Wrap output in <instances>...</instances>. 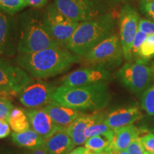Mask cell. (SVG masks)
Returning a JSON list of instances; mask_svg holds the SVG:
<instances>
[{"label": "cell", "mask_w": 154, "mask_h": 154, "mask_svg": "<svg viewBox=\"0 0 154 154\" xmlns=\"http://www.w3.org/2000/svg\"><path fill=\"white\" fill-rule=\"evenodd\" d=\"M19 66L35 79H46L66 72L74 63L82 62V57L66 48H48L33 53L19 54Z\"/></svg>", "instance_id": "1"}, {"label": "cell", "mask_w": 154, "mask_h": 154, "mask_svg": "<svg viewBox=\"0 0 154 154\" xmlns=\"http://www.w3.org/2000/svg\"><path fill=\"white\" fill-rule=\"evenodd\" d=\"M110 93L106 83L89 86H64L56 88L52 101L80 111H94L109 104Z\"/></svg>", "instance_id": "2"}, {"label": "cell", "mask_w": 154, "mask_h": 154, "mask_svg": "<svg viewBox=\"0 0 154 154\" xmlns=\"http://www.w3.org/2000/svg\"><path fill=\"white\" fill-rule=\"evenodd\" d=\"M17 22L19 54L33 53L48 48L62 47L48 32L39 11H24L19 15Z\"/></svg>", "instance_id": "3"}, {"label": "cell", "mask_w": 154, "mask_h": 154, "mask_svg": "<svg viewBox=\"0 0 154 154\" xmlns=\"http://www.w3.org/2000/svg\"><path fill=\"white\" fill-rule=\"evenodd\" d=\"M116 19L113 12L79 22L66 48L82 57L100 42L114 34Z\"/></svg>", "instance_id": "4"}, {"label": "cell", "mask_w": 154, "mask_h": 154, "mask_svg": "<svg viewBox=\"0 0 154 154\" xmlns=\"http://www.w3.org/2000/svg\"><path fill=\"white\" fill-rule=\"evenodd\" d=\"M116 77L131 92L141 95L154 82V61L141 58L127 61L117 72Z\"/></svg>", "instance_id": "5"}, {"label": "cell", "mask_w": 154, "mask_h": 154, "mask_svg": "<svg viewBox=\"0 0 154 154\" xmlns=\"http://www.w3.org/2000/svg\"><path fill=\"white\" fill-rule=\"evenodd\" d=\"M124 59L120 37L113 34L82 57V61L88 66L109 69L118 66Z\"/></svg>", "instance_id": "6"}, {"label": "cell", "mask_w": 154, "mask_h": 154, "mask_svg": "<svg viewBox=\"0 0 154 154\" xmlns=\"http://www.w3.org/2000/svg\"><path fill=\"white\" fill-rule=\"evenodd\" d=\"M42 19L49 34L65 48L79 24V22L63 14L54 4H50L47 7L42 14Z\"/></svg>", "instance_id": "7"}, {"label": "cell", "mask_w": 154, "mask_h": 154, "mask_svg": "<svg viewBox=\"0 0 154 154\" xmlns=\"http://www.w3.org/2000/svg\"><path fill=\"white\" fill-rule=\"evenodd\" d=\"M54 4L63 14L76 22L106 13L102 0H54Z\"/></svg>", "instance_id": "8"}, {"label": "cell", "mask_w": 154, "mask_h": 154, "mask_svg": "<svg viewBox=\"0 0 154 154\" xmlns=\"http://www.w3.org/2000/svg\"><path fill=\"white\" fill-rule=\"evenodd\" d=\"M140 19L139 14L132 6L126 4L121 7L119 15V37L126 61H133L132 44L138 29Z\"/></svg>", "instance_id": "9"}, {"label": "cell", "mask_w": 154, "mask_h": 154, "mask_svg": "<svg viewBox=\"0 0 154 154\" xmlns=\"http://www.w3.org/2000/svg\"><path fill=\"white\" fill-rule=\"evenodd\" d=\"M32 82V77L24 69L0 58V91L16 97Z\"/></svg>", "instance_id": "10"}, {"label": "cell", "mask_w": 154, "mask_h": 154, "mask_svg": "<svg viewBox=\"0 0 154 154\" xmlns=\"http://www.w3.org/2000/svg\"><path fill=\"white\" fill-rule=\"evenodd\" d=\"M56 87L49 83L38 81L25 87L17 97L22 105L29 109H42L52 102Z\"/></svg>", "instance_id": "11"}, {"label": "cell", "mask_w": 154, "mask_h": 154, "mask_svg": "<svg viewBox=\"0 0 154 154\" xmlns=\"http://www.w3.org/2000/svg\"><path fill=\"white\" fill-rule=\"evenodd\" d=\"M111 78L109 69L101 67L88 66L78 69L63 76L61 86H82L107 83Z\"/></svg>", "instance_id": "12"}, {"label": "cell", "mask_w": 154, "mask_h": 154, "mask_svg": "<svg viewBox=\"0 0 154 154\" xmlns=\"http://www.w3.org/2000/svg\"><path fill=\"white\" fill-rule=\"evenodd\" d=\"M17 51V19L0 9V54L11 55Z\"/></svg>", "instance_id": "13"}, {"label": "cell", "mask_w": 154, "mask_h": 154, "mask_svg": "<svg viewBox=\"0 0 154 154\" xmlns=\"http://www.w3.org/2000/svg\"><path fill=\"white\" fill-rule=\"evenodd\" d=\"M26 114L32 129L39 134L44 140L49 138L59 130L63 129L54 122L44 108L32 109Z\"/></svg>", "instance_id": "14"}, {"label": "cell", "mask_w": 154, "mask_h": 154, "mask_svg": "<svg viewBox=\"0 0 154 154\" xmlns=\"http://www.w3.org/2000/svg\"><path fill=\"white\" fill-rule=\"evenodd\" d=\"M104 115L102 113L94 114H83L79 117L66 129L75 146H81L85 143L87 138L85 136V131L91 125L103 121Z\"/></svg>", "instance_id": "15"}, {"label": "cell", "mask_w": 154, "mask_h": 154, "mask_svg": "<svg viewBox=\"0 0 154 154\" xmlns=\"http://www.w3.org/2000/svg\"><path fill=\"white\" fill-rule=\"evenodd\" d=\"M142 117V113L137 106L121 108L111 111L105 117L103 122L113 130L134 124Z\"/></svg>", "instance_id": "16"}, {"label": "cell", "mask_w": 154, "mask_h": 154, "mask_svg": "<svg viewBox=\"0 0 154 154\" xmlns=\"http://www.w3.org/2000/svg\"><path fill=\"white\" fill-rule=\"evenodd\" d=\"M44 109L58 126L66 130L79 117L84 114L82 111L57 104L53 101Z\"/></svg>", "instance_id": "17"}, {"label": "cell", "mask_w": 154, "mask_h": 154, "mask_svg": "<svg viewBox=\"0 0 154 154\" xmlns=\"http://www.w3.org/2000/svg\"><path fill=\"white\" fill-rule=\"evenodd\" d=\"M74 146L66 129L59 130L44 142V147L47 154H69Z\"/></svg>", "instance_id": "18"}, {"label": "cell", "mask_w": 154, "mask_h": 154, "mask_svg": "<svg viewBox=\"0 0 154 154\" xmlns=\"http://www.w3.org/2000/svg\"><path fill=\"white\" fill-rule=\"evenodd\" d=\"M139 130L134 124L114 130L110 146L108 150H126L132 140L139 136Z\"/></svg>", "instance_id": "19"}, {"label": "cell", "mask_w": 154, "mask_h": 154, "mask_svg": "<svg viewBox=\"0 0 154 154\" xmlns=\"http://www.w3.org/2000/svg\"><path fill=\"white\" fill-rule=\"evenodd\" d=\"M11 138L16 145L30 150H35L44 146V138L32 128L20 133L14 132L11 134Z\"/></svg>", "instance_id": "20"}, {"label": "cell", "mask_w": 154, "mask_h": 154, "mask_svg": "<svg viewBox=\"0 0 154 154\" xmlns=\"http://www.w3.org/2000/svg\"><path fill=\"white\" fill-rule=\"evenodd\" d=\"M7 120L14 132L20 133L30 128V123L28 116L20 108L14 107V109L11 111Z\"/></svg>", "instance_id": "21"}, {"label": "cell", "mask_w": 154, "mask_h": 154, "mask_svg": "<svg viewBox=\"0 0 154 154\" xmlns=\"http://www.w3.org/2000/svg\"><path fill=\"white\" fill-rule=\"evenodd\" d=\"M111 140L104 135H100L86 139L84 146L93 153H99L107 149L110 146Z\"/></svg>", "instance_id": "22"}, {"label": "cell", "mask_w": 154, "mask_h": 154, "mask_svg": "<svg viewBox=\"0 0 154 154\" xmlns=\"http://www.w3.org/2000/svg\"><path fill=\"white\" fill-rule=\"evenodd\" d=\"M114 130L111 128L109 126H107L103 121L96 123L91 125L86 129L85 131V136L86 138L93 137L96 136H100V135H104L106 136L112 140Z\"/></svg>", "instance_id": "23"}, {"label": "cell", "mask_w": 154, "mask_h": 154, "mask_svg": "<svg viewBox=\"0 0 154 154\" xmlns=\"http://www.w3.org/2000/svg\"><path fill=\"white\" fill-rule=\"evenodd\" d=\"M27 6L24 0H0V9L10 15H14Z\"/></svg>", "instance_id": "24"}, {"label": "cell", "mask_w": 154, "mask_h": 154, "mask_svg": "<svg viewBox=\"0 0 154 154\" xmlns=\"http://www.w3.org/2000/svg\"><path fill=\"white\" fill-rule=\"evenodd\" d=\"M140 104L143 110L150 116H154V82L140 97Z\"/></svg>", "instance_id": "25"}, {"label": "cell", "mask_w": 154, "mask_h": 154, "mask_svg": "<svg viewBox=\"0 0 154 154\" xmlns=\"http://www.w3.org/2000/svg\"><path fill=\"white\" fill-rule=\"evenodd\" d=\"M154 57V34L148 35L139 51V58L150 59Z\"/></svg>", "instance_id": "26"}, {"label": "cell", "mask_w": 154, "mask_h": 154, "mask_svg": "<svg viewBox=\"0 0 154 154\" xmlns=\"http://www.w3.org/2000/svg\"><path fill=\"white\" fill-rule=\"evenodd\" d=\"M147 36L148 34H146V33H144V32L138 29L136 35H135L134 42H133L132 44L131 54L133 61L136 60V59H139L140 49Z\"/></svg>", "instance_id": "27"}, {"label": "cell", "mask_w": 154, "mask_h": 154, "mask_svg": "<svg viewBox=\"0 0 154 154\" xmlns=\"http://www.w3.org/2000/svg\"><path fill=\"white\" fill-rule=\"evenodd\" d=\"M139 9L147 19L154 21V0H140Z\"/></svg>", "instance_id": "28"}, {"label": "cell", "mask_w": 154, "mask_h": 154, "mask_svg": "<svg viewBox=\"0 0 154 154\" xmlns=\"http://www.w3.org/2000/svg\"><path fill=\"white\" fill-rule=\"evenodd\" d=\"M126 150L128 154H144L146 152L139 136L132 140Z\"/></svg>", "instance_id": "29"}, {"label": "cell", "mask_w": 154, "mask_h": 154, "mask_svg": "<svg viewBox=\"0 0 154 154\" xmlns=\"http://www.w3.org/2000/svg\"><path fill=\"white\" fill-rule=\"evenodd\" d=\"M138 30L148 35L154 34V21L149 19L140 18L138 23Z\"/></svg>", "instance_id": "30"}, {"label": "cell", "mask_w": 154, "mask_h": 154, "mask_svg": "<svg viewBox=\"0 0 154 154\" xmlns=\"http://www.w3.org/2000/svg\"><path fill=\"white\" fill-rule=\"evenodd\" d=\"M14 109V106L10 101L1 100L0 101V119H7L11 111Z\"/></svg>", "instance_id": "31"}, {"label": "cell", "mask_w": 154, "mask_h": 154, "mask_svg": "<svg viewBox=\"0 0 154 154\" xmlns=\"http://www.w3.org/2000/svg\"><path fill=\"white\" fill-rule=\"evenodd\" d=\"M140 139L145 151L149 154H154V134H146Z\"/></svg>", "instance_id": "32"}, {"label": "cell", "mask_w": 154, "mask_h": 154, "mask_svg": "<svg viewBox=\"0 0 154 154\" xmlns=\"http://www.w3.org/2000/svg\"><path fill=\"white\" fill-rule=\"evenodd\" d=\"M10 128L7 119H0V139L7 138L10 134Z\"/></svg>", "instance_id": "33"}, {"label": "cell", "mask_w": 154, "mask_h": 154, "mask_svg": "<svg viewBox=\"0 0 154 154\" xmlns=\"http://www.w3.org/2000/svg\"><path fill=\"white\" fill-rule=\"evenodd\" d=\"M27 6H31L34 8H42L47 5L48 0H24Z\"/></svg>", "instance_id": "34"}, {"label": "cell", "mask_w": 154, "mask_h": 154, "mask_svg": "<svg viewBox=\"0 0 154 154\" xmlns=\"http://www.w3.org/2000/svg\"><path fill=\"white\" fill-rule=\"evenodd\" d=\"M69 154H93V152L86 149L85 146H79L73 149Z\"/></svg>", "instance_id": "35"}, {"label": "cell", "mask_w": 154, "mask_h": 154, "mask_svg": "<svg viewBox=\"0 0 154 154\" xmlns=\"http://www.w3.org/2000/svg\"><path fill=\"white\" fill-rule=\"evenodd\" d=\"M15 96L11 95L10 94L6 93V92H3L0 91V101L1 100H7V101H11Z\"/></svg>", "instance_id": "36"}, {"label": "cell", "mask_w": 154, "mask_h": 154, "mask_svg": "<svg viewBox=\"0 0 154 154\" xmlns=\"http://www.w3.org/2000/svg\"><path fill=\"white\" fill-rule=\"evenodd\" d=\"M26 154H47V151H46L44 147L39 148V149H35V150H32V151H30L29 153H27Z\"/></svg>", "instance_id": "37"}, {"label": "cell", "mask_w": 154, "mask_h": 154, "mask_svg": "<svg viewBox=\"0 0 154 154\" xmlns=\"http://www.w3.org/2000/svg\"><path fill=\"white\" fill-rule=\"evenodd\" d=\"M112 154H128L127 150H122V151H116V150H109Z\"/></svg>", "instance_id": "38"}, {"label": "cell", "mask_w": 154, "mask_h": 154, "mask_svg": "<svg viewBox=\"0 0 154 154\" xmlns=\"http://www.w3.org/2000/svg\"><path fill=\"white\" fill-rule=\"evenodd\" d=\"M93 154H112V153H111V151H109V150L106 149L103 151L99 152V153H93Z\"/></svg>", "instance_id": "39"}, {"label": "cell", "mask_w": 154, "mask_h": 154, "mask_svg": "<svg viewBox=\"0 0 154 154\" xmlns=\"http://www.w3.org/2000/svg\"><path fill=\"white\" fill-rule=\"evenodd\" d=\"M113 2H128L131 1V0H111Z\"/></svg>", "instance_id": "40"}, {"label": "cell", "mask_w": 154, "mask_h": 154, "mask_svg": "<svg viewBox=\"0 0 154 154\" xmlns=\"http://www.w3.org/2000/svg\"><path fill=\"white\" fill-rule=\"evenodd\" d=\"M144 154H149V153H148V152H147V151H146V152H145V153H144Z\"/></svg>", "instance_id": "41"}]
</instances>
